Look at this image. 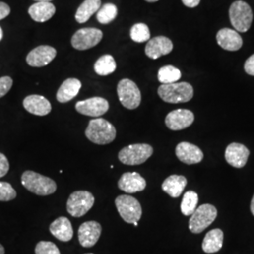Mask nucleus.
Here are the masks:
<instances>
[{
    "label": "nucleus",
    "instance_id": "1",
    "mask_svg": "<svg viewBox=\"0 0 254 254\" xmlns=\"http://www.w3.org/2000/svg\"><path fill=\"white\" fill-rule=\"evenodd\" d=\"M116 128L103 118L93 119L90 121L85 131V135L94 144L106 145L111 143L116 137Z\"/></svg>",
    "mask_w": 254,
    "mask_h": 254
},
{
    "label": "nucleus",
    "instance_id": "2",
    "mask_svg": "<svg viewBox=\"0 0 254 254\" xmlns=\"http://www.w3.org/2000/svg\"><path fill=\"white\" fill-rule=\"evenodd\" d=\"M157 92L164 102L170 104L187 103L192 99L194 94L193 87L188 82L162 84Z\"/></svg>",
    "mask_w": 254,
    "mask_h": 254
},
{
    "label": "nucleus",
    "instance_id": "3",
    "mask_svg": "<svg viewBox=\"0 0 254 254\" xmlns=\"http://www.w3.org/2000/svg\"><path fill=\"white\" fill-rule=\"evenodd\" d=\"M21 182L27 190L39 196H48L57 190V184L53 179L32 171L23 173Z\"/></svg>",
    "mask_w": 254,
    "mask_h": 254
},
{
    "label": "nucleus",
    "instance_id": "4",
    "mask_svg": "<svg viewBox=\"0 0 254 254\" xmlns=\"http://www.w3.org/2000/svg\"><path fill=\"white\" fill-rule=\"evenodd\" d=\"M229 16L232 26L236 31L246 32L250 29L253 23L254 14L252 8L242 0L235 1L229 9Z\"/></svg>",
    "mask_w": 254,
    "mask_h": 254
},
{
    "label": "nucleus",
    "instance_id": "5",
    "mask_svg": "<svg viewBox=\"0 0 254 254\" xmlns=\"http://www.w3.org/2000/svg\"><path fill=\"white\" fill-rule=\"evenodd\" d=\"M154 154L153 147L146 143L131 144L119 152V160L125 165L136 166L146 162Z\"/></svg>",
    "mask_w": 254,
    "mask_h": 254
},
{
    "label": "nucleus",
    "instance_id": "6",
    "mask_svg": "<svg viewBox=\"0 0 254 254\" xmlns=\"http://www.w3.org/2000/svg\"><path fill=\"white\" fill-rule=\"evenodd\" d=\"M217 216L218 211L214 205L209 203L201 204L191 215L189 223L191 233L200 234L215 221Z\"/></svg>",
    "mask_w": 254,
    "mask_h": 254
},
{
    "label": "nucleus",
    "instance_id": "7",
    "mask_svg": "<svg viewBox=\"0 0 254 254\" xmlns=\"http://www.w3.org/2000/svg\"><path fill=\"white\" fill-rule=\"evenodd\" d=\"M115 205L121 218L127 223L138 222L142 216V208L136 198L129 195H120L115 200Z\"/></svg>",
    "mask_w": 254,
    "mask_h": 254
},
{
    "label": "nucleus",
    "instance_id": "8",
    "mask_svg": "<svg viewBox=\"0 0 254 254\" xmlns=\"http://www.w3.org/2000/svg\"><path fill=\"white\" fill-rule=\"evenodd\" d=\"M94 196L86 190L74 191L67 200V211L73 218H81L94 204Z\"/></svg>",
    "mask_w": 254,
    "mask_h": 254
},
{
    "label": "nucleus",
    "instance_id": "9",
    "mask_svg": "<svg viewBox=\"0 0 254 254\" xmlns=\"http://www.w3.org/2000/svg\"><path fill=\"white\" fill-rule=\"evenodd\" d=\"M121 104L127 109H136L141 103V93L136 83L128 78L122 79L117 86Z\"/></svg>",
    "mask_w": 254,
    "mask_h": 254
},
{
    "label": "nucleus",
    "instance_id": "10",
    "mask_svg": "<svg viewBox=\"0 0 254 254\" xmlns=\"http://www.w3.org/2000/svg\"><path fill=\"white\" fill-rule=\"evenodd\" d=\"M103 38V32L98 28L86 27L77 30L71 40L73 48L87 50L97 46Z\"/></svg>",
    "mask_w": 254,
    "mask_h": 254
},
{
    "label": "nucleus",
    "instance_id": "11",
    "mask_svg": "<svg viewBox=\"0 0 254 254\" xmlns=\"http://www.w3.org/2000/svg\"><path fill=\"white\" fill-rule=\"evenodd\" d=\"M109 102L102 97H91L86 100L79 101L75 105V109L82 115L99 118L108 112Z\"/></svg>",
    "mask_w": 254,
    "mask_h": 254
},
{
    "label": "nucleus",
    "instance_id": "12",
    "mask_svg": "<svg viewBox=\"0 0 254 254\" xmlns=\"http://www.w3.org/2000/svg\"><path fill=\"white\" fill-rule=\"evenodd\" d=\"M102 233L100 223L94 220L82 223L78 229V240L82 247L91 248L97 243Z\"/></svg>",
    "mask_w": 254,
    "mask_h": 254
},
{
    "label": "nucleus",
    "instance_id": "13",
    "mask_svg": "<svg viewBox=\"0 0 254 254\" xmlns=\"http://www.w3.org/2000/svg\"><path fill=\"white\" fill-rule=\"evenodd\" d=\"M194 114L189 109H175L165 119L167 127L173 131L183 130L190 127L194 122Z\"/></svg>",
    "mask_w": 254,
    "mask_h": 254
},
{
    "label": "nucleus",
    "instance_id": "14",
    "mask_svg": "<svg viewBox=\"0 0 254 254\" xmlns=\"http://www.w3.org/2000/svg\"><path fill=\"white\" fill-rule=\"evenodd\" d=\"M57 56V50L49 46H40L32 49L27 56V64L31 67H44L50 64Z\"/></svg>",
    "mask_w": 254,
    "mask_h": 254
},
{
    "label": "nucleus",
    "instance_id": "15",
    "mask_svg": "<svg viewBox=\"0 0 254 254\" xmlns=\"http://www.w3.org/2000/svg\"><path fill=\"white\" fill-rule=\"evenodd\" d=\"M173 49V42L165 36L154 37L149 40L145 46V54L152 60L170 54Z\"/></svg>",
    "mask_w": 254,
    "mask_h": 254
},
{
    "label": "nucleus",
    "instance_id": "16",
    "mask_svg": "<svg viewBox=\"0 0 254 254\" xmlns=\"http://www.w3.org/2000/svg\"><path fill=\"white\" fill-rule=\"evenodd\" d=\"M175 154L181 162L188 165L200 163L203 159V153L198 146L185 141L176 146Z\"/></svg>",
    "mask_w": 254,
    "mask_h": 254
},
{
    "label": "nucleus",
    "instance_id": "17",
    "mask_svg": "<svg viewBox=\"0 0 254 254\" xmlns=\"http://www.w3.org/2000/svg\"><path fill=\"white\" fill-rule=\"evenodd\" d=\"M250 155L249 149L240 143H231L225 151V159L232 167L241 169L245 166Z\"/></svg>",
    "mask_w": 254,
    "mask_h": 254
},
{
    "label": "nucleus",
    "instance_id": "18",
    "mask_svg": "<svg viewBox=\"0 0 254 254\" xmlns=\"http://www.w3.org/2000/svg\"><path fill=\"white\" fill-rule=\"evenodd\" d=\"M23 106L27 112L37 116H46L52 109L50 102L46 97L37 94L27 96L23 101Z\"/></svg>",
    "mask_w": 254,
    "mask_h": 254
},
{
    "label": "nucleus",
    "instance_id": "19",
    "mask_svg": "<svg viewBox=\"0 0 254 254\" xmlns=\"http://www.w3.org/2000/svg\"><path fill=\"white\" fill-rule=\"evenodd\" d=\"M216 38L218 46L227 51H237L243 45V40L239 33L231 28L220 29Z\"/></svg>",
    "mask_w": 254,
    "mask_h": 254
},
{
    "label": "nucleus",
    "instance_id": "20",
    "mask_svg": "<svg viewBox=\"0 0 254 254\" xmlns=\"http://www.w3.org/2000/svg\"><path fill=\"white\" fill-rule=\"evenodd\" d=\"M146 185L145 179L137 173H124L118 181L119 189L129 194L144 190Z\"/></svg>",
    "mask_w": 254,
    "mask_h": 254
},
{
    "label": "nucleus",
    "instance_id": "21",
    "mask_svg": "<svg viewBox=\"0 0 254 254\" xmlns=\"http://www.w3.org/2000/svg\"><path fill=\"white\" fill-rule=\"evenodd\" d=\"M50 233L62 242H69L73 236V226L71 221L66 217H60L55 219L49 226Z\"/></svg>",
    "mask_w": 254,
    "mask_h": 254
},
{
    "label": "nucleus",
    "instance_id": "22",
    "mask_svg": "<svg viewBox=\"0 0 254 254\" xmlns=\"http://www.w3.org/2000/svg\"><path fill=\"white\" fill-rule=\"evenodd\" d=\"M56 8L51 2H36L28 9V14L38 23H45L54 16Z\"/></svg>",
    "mask_w": 254,
    "mask_h": 254
},
{
    "label": "nucleus",
    "instance_id": "23",
    "mask_svg": "<svg viewBox=\"0 0 254 254\" xmlns=\"http://www.w3.org/2000/svg\"><path fill=\"white\" fill-rule=\"evenodd\" d=\"M81 82L76 78H68L62 84L57 92V100L60 103H67L73 100L81 89Z\"/></svg>",
    "mask_w": 254,
    "mask_h": 254
},
{
    "label": "nucleus",
    "instance_id": "24",
    "mask_svg": "<svg viewBox=\"0 0 254 254\" xmlns=\"http://www.w3.org/2000/svg\"><path fill=\"white\" fill-rule=\"evenodd\" d=\"M187 178L183 175H171L162 184V190L172 198L181 196L185 188L187 187Z\"/></svg>",
    "mask_w": 254,
    "mask_h": 254
},
{
    "label": "nucleus",
    "instance_id": "25",
    "mask_svg": "<svg viewBox=\"0 0 254 254\" xmlns=\"http://www.w3.org/2000/svg\"><path fill=\"white\" fill-rule=\"evenodd\" d=\"M224 235L222 230L213 229L209 231L202 241V250L206 254H215L220 251L223 245Z\"/></svg>",
    "mask_w": 254,
    "mask_h": 254
},
{
    "label": "nucleus",
    "instance_id": "26",
    "mask_svg": "<svg viewBox=\"0 0 254 254\" xmlns=\"http://www.w3.org/2000/svg\"><path fill=\"white\" fill-rule=\"evenodd\" d=\"M101 8V0H85L75 12L77 23H86Z\"/></svg>",
    "mask_w": 254,
    "mask_h": 254
},
{
    "label": "nucleus",
    "instance_id": "27",
    "mask_svg": "<svg viewBox=\"0 0 254 254\" xmlns=\"http://www.w3.org/2000/svg\"><path fill=\"white\" fill-rule=\"evenodd\" d=\"M117 68V64L111 55H104L100 57L94 64V71L98 75L106 76L114 73Z\"/></svg>",
    "mask_w": 254,
    "mask_h": 254
},
{
    "label": "nucleus",
    "instance_id": "28",
    "mask_svg": "<svg viewBox=\"0 0 254 254\" xmlns=\"http://www.w3.org/2000/svg\"><path fill=\"white\" fill-rule=\"evenodd\" d=\"M181 72L179 69L172 65L161 67L157 73V78L162 84H172L181 78Z\"/></svg>",
    "mask_w": 254,
    "mask_h": 254
},
{
    "label": "nucleus",
    "instance_id": "29",
    "mask_svg": "<svg viewBox=\"0 0 254 254\" xmlns=\"http://www.w3.org/2000/svg\"><path fill=\"white\" fill-rule=\"evenodd\" d=\"M117 14H118L117 7L112 3H107L101 6L99 10L96 12V18L100 24L107 25L116 18Z\"/></svg>",
    "mask_w": 254,
    "mask_h": 254
},
{
    "label": "nucleus",
    "instance_id": "30",
    "mask_svg": "<svg viewBox=\"0 0 254 254\" xmlns=\"http://www.w3.org/2000/svg\"><path fill=\"white\" fill-rule=\"evenodd\" d=\"M199 196L194 191H188L185 193L181 202V212L185 216H191L197 209Z\"/></svg>",
    "mask_w": 254,
    "mask_h": 254
},
{
    "label": "nucleus",
    "instance_id": "31",
    "mask_svg": "<svg viewBox=\"0 0 254 254\" xmlns=\"http://www.w3.org/2000/svg\"><path fill=\"white\" fill-rule=\"evenodd\" d=\"M130 37L136 43H145L150 40V29L145 24L138 23L131 27Z\"/></svg>",
    "mask_w": 254,
    "mask_h": 254
},
{
    "label": "nucleus",
    "instance_id": "32",
    "mask_svg": "<svg viewBox=\"0 0 254 254\" xmlns=\"http://www.w3.org/2000/svg\"><path fill=\"white\" fill-rule=\"evenodd\" d=\"M16 191L8 182H0V201H9L16 198Z\"/></svg>",
    "mask_w": 254,
    "mask_h": 254
},
{
    "label": "nucleus",
    "instance_id": "33",
    "mask_svg": "<svg viewBox=\"0 0 254 254\" xmlns=\"http://www.w3.org/2000/svg\"><path fill=\"white\" fill-rule=\"evenodd\" d=\"M36 254H61L59 248L50 241H40L35 248Z\"/></svg>",
    "mask_w": 254,
    "mask_h": 254
},
{
    "label": "nucleus",
    "instance_id": "34",
    "mask_svg": "<svg viewBox=\"0 0 254 254\" xmlns=\"http://www.w3.org/2000/svg\"><path fill=\"white\" fill-rule=\"evenodd\" d=\"M13 80L10 76L0 77V98L4 97L11 89Z\"/></svg>",
    "mask_w": 254,
    "mask_h": 254
},
{
    "label": "nucleus",
    "instance_id": "35",
    "mask_svg": "<svg viewBox=\"0 0 254 254\" xmlns=\"http://www.w3.org/2000/svg\"><path fill=\"white\" fill-rule=\"evenodd\" d=\"M9 170V163L7 156L0 153V178L4 177Z\"/></svg>",
    "mask_w": 254,
    "mask_h": 254
},
{
    "label": "nucleus",
    "instance_id": "36",
    "mask_svg": "<svg viewBox=\"0 0 254 254\" xmlns=\"http://www.w3.org/2000/svg\"><path fill=\"white\" fill-rule=\"evenodd\" d=\"M246 73L250 75L254 76V54L252 55L247 61L244 65Z\"/></svg>",
    "mask_w": 254,
    "mask_h": 254
},
{
    "label": "nucleus",
    "instance_id": "37",
    "mask_svg": "<svg viewBox=\"0 0 254 254\" xmlns=\"http://www.w3.org/2000/svg\"><path fill=\"white\" fill-rule=\"evenodd\" d=\"M10 13V7L7 3L0 1V20L6 18Z\"/></svg>",
    "mask_w": 254,
    "mask_h": 254
},
{
    "label": "nucleus",
    "instance_id": "38",
    "mask_svg": "<svg viewBox=\"0 0 254 254\" xmlns=\"http://www.w3.org/2000/svg\"><path fill=\"white\" fill-rule=\"evenodd\" d=\"M183 4L189 8H195L200 4V0H182Z\"/></svg>",
    "mask_w": 254,
    "mask_h": 254
},
{
    "label": "nucleus",
    "instance_id": "39",
    "mask_svg": "<svg viewBox=\"0 0 254 254\" xmlns=\"http://www.w3.org/2000/svg\"><path fill=\"white\" fill-rule=\"evenodd\" d=\"M251 211H252V214L254 216V195L252 199V202H251Z\"/></svg>",
    "mask_w": 254,
    "mask_h": 254
},
{
    "label": "nucleus",
    "instance_id": "40",
    "mask_svg": "<svg viewBox=\"0 0 254 254\" xmlns=\"http://www.w3.org/2000/svg\"><path fill=\"white\" fill-rule=\"evenodd\" d=\"M0 254H5V249L1 244H0Z\"/></svg>",
    "mask_w": 254,
    "mask_h": 254
},
{
    "label": "nucleus",
    "instance_id": "41",
    "mask_svg": "<svg viewBox=\"0 0 254 254\" xmlns=\"http://www.w3.org/2000/svg\"><path fill=\"white\" fill-rule=\"evenodd\" d=\"M3 39V30H2V28L0 27V41Z\"/></svg>",
    "mask_w": 254,
    "mask_h": 254
},
{
    "label": "nucleus",
    "instance_id": "42",
    "mask_svg": "<svg viewBox=\"0 0 254 254\" xmlns=\"http://www.w3.org/2000/svg\"><path fill=\"white\" fill-rule=\"evenodd\" d=\"M37 2H51L52 0H35Z\"/></svg>",
    "mask_w": 254,
    "mask_h": 254
},
{
    "label": "nucleus",
    "instance_id": "43",
    "mask_svg": "<svg viewBox=\"0 0 254 254\" xmlns=\"http://www.w3.org/2000/svg\"><path fill=\"white\" fill-rule=\"evenodd\" d=\"M147 2H151V3H153V2H156V1H158V0H145Z\"/></svg>",
    "mask_w": 254,
    "mask_h": 254
},
{
    "label": "nucleus",
    "instance_id": "44",
    "mask_svg": "<svg viewBox=\"0 0 254 254\" xmlns=\"http://www.w3.org/2000/svg\"></svg>",
    "mask_w": 254,
    "mask_h": 254
}]
</instances>
